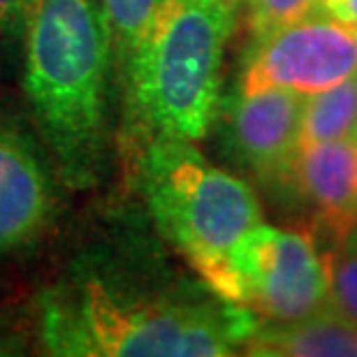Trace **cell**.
<instances>
[{
    "label": "cell",
    "mask_w": 357,
    "mask_h": 357,
    "mask_svg": "<svg viewBox=\"0 0 357 357\" xmlns=\"http://www.w3.org/2000/svg\"><path fill=\"white\" fill-rule=\"evenodd\" d=\"M351 237H353V239H357V227H353V230H351Z\"/></svg>",
    "instance_id": "obj_17"
},
{
    "label": "cell",
    "mask_w": 357,
    "mask_h": 357,
    "mask_svg": "<svg viewBox=\"0 0 357 357\" xmlns=\"http://www.w3.org/2000/svg\"><path fill=\"white\" fill-rule=\"evenodd\" d=\"M52 178L28 135L0 123V253L14 251L45 227Z\"/></svg>",
    "instance_id": "obj_8"
},
{
    "label": "cell",
    "mask_w": 357,
    "mask_h": 357,
    "mask_svg": "<svg viewBox=\"0 0 357 357\" xmlns=\"http://www.w3.org/2000/svg\"><path fill=\"white\" fill-rule=\"evenodd\" d=\"M237 5L244 7L255 42L309 17H320L316 0H237Z\"/></svg>",
    "instance_id": "obj_14"
},
{
    "label": "cell",
    "mask_w": 357,
    "mask_h": 357,
    "mask_svg": "<svg viewBox=\"0 0 357 357\" xmlns=\"http://www.w3.org/2000/svg\"><path fill=\"white\" fill-rule=\"evenodd\" d=\"M24 35L26 96L63 181L96 183L114 47L102 0H31Z\"/></svg>",
    "instance_id": "obj_1"
},
{
    "label": "cell",
    "mask_w": 357,
    "mask_h": 357,
    "mask_svg": "<svg viewBox=\"0 0 357 357\" xmlns=\"http://www.w3.org/2000/svg\"><path fill=\"white\" fill-rule=\"evenodd\" d=\"M290 188L316 206L325 237L357 227V139L302 144L292 162Z\"/></svg>",
    "instance_id": "obj_9"
},
{
    "label": "cell",
    "mask_w": 357,
    "mask_h": 357,
    "mask_svg": "<svg viewBox=\"0 0 357 357\" xmlns=\"http://www.w3.org/2000/svg\"><path fill=\"white\" fill-rule=\"evenodd\" d=\"M160 5L162 0H102L112 42L123 56V61L144 38Z\"/></svg>",
    "instance_id": "obj_13"
},
{
    "label": "cell",
    "mask_w": 357,
    "mask_h": 357,
    "mask_svg": "<svg viewBox=\"0 0 357 357\" xmlns=\"http://www.w3.org/2000/svg\"><path fill=\"white\" fill-rule=\"evenodd\" d=\"M355 42H357V28H355Z\"/></svg>",
    "instance_id": "obj_18"
},
{
    "label": "cell",
    "mask_w": 357,
    "mask_h": 357,
    "mask_svg": "<svg viewBox=\"0 0 357 357\" xmlns=\"http://www.w3.org/2000/svg\"><path fill=\"white\" fill-rule=\"evenodd\" d=\"M357 135V73L337 86L304 96L302 144L351 139ZM299 144V146H302Z\"/></svg>",
    "instance_id": "obj_11"
},
{
    "label": "cell",
    "mask_w": 357,
    "mask_h": 357,
    "mask_svg": "<svg viewBox=\"0 0 357 357\" xmlns=\"http://www.w3.org/2000/svg\"><path fill=\"white\" fill-rule=\"evenodd\" d=\"M223 299L265 320H297L330 306L316 241L304 232L255 225L227 253Z\"/></svg>",
    "instance_id": "obj_5"
},
{
    "label": "cell",
    "mask_w": 357,
    "mask_h": 357,
    "mask_svg": "<svg viewBox=\"0 0 357 357\" xmlns=\"http://www.w3.org/2000/svg\"><path fill=\"white\" fill-rule=\"evenodd\" d=\"M304 96L269 89L227 102L225 144L241 167L262 183L290 185L292 162L302 144Z\"/></svg>",
    "instance_id": "obj_7"
},
{
    "label": "cell",
    "mask_w": 357,
    "mask_h": 357,
    "mask_svg": "<svg viewBox=\"0 0 357 357\" xmlns=\"http://www.w3.org/2000/svg\"><path fill=\"white\" fill-rule=\"evenodd\" d=\"M28 3L31 0H0V49L10 45L17 33H24Z\"/></svg>",
    "instance_id": "obj_15"
},
{
    "label": "cell",
    "mask_w": 357,
    "mask_h": 357,
    "mask_svg": "<svg viewBox=\"0 0 357 357\" xmlns=\"http://www.w3.org/2000/svg\"><path fill=\"white\" fill-rule=\"evenodd\" d=\"M330 283V304L357 323V239L351 232L330 237V246L320 251Z\"/></svg>",
    "instance_id": "obj_12"
},
{
    "label": "cell",
    "mask_w": 357,
    "mask_h": 357,
    "mask_svg": "<svg viewBox=\"0 0 357 357\" xmlns=\"http://www.w3.org/2000/svg\"><path fill=\"white\" fill-rule=\"evenodd\" d=\"M355 73V28L327 17H309L255 42L239 77L237 93L255 96L283 89L313 96L337 86Z\"/></svg>",
    "instance_id": "obj_6"
},
{
    "label": "cell",
    "mask_w": 357,
    "mask_h": 357,
    "mask_svg": "<svg viewBox=\"0 0 357 357\" xmlns=\"http://www.w3.org/2000/svg\"><path fill=\"white\" fill-rule=\"evenodd\" d=\"M237 0H162L128 54L135 114L151 139H202L220 102V68Z\"/></svg>",
    "instance_id": "obj_3"
},
{
    "label": "cell",
    "mask_w": 357,
    "mask_h": 357,
    "mask_svg": "<svg viewBox=\"0 0 357 357\" xmlns=\"http://www.w3.org/2000/svg\"><path fill=\"white\" fill-rule=\"evenodd\" d=\"M244 351L260 357H357V323L330 304L297 320H265Z\"/></svg>",
    "instance_id": "obj_10"
},
{
    "label": "cell",
    "mask_w": 357,
    "mask_h": 357,
    "mask_svg": "<svg viewBox=\"0 0 357 357\" xmlns=\"http://www.w3.org/2000/svg\"><path fill=\"white\" fill-rule=\"evenodd\" d=\"M320 17L357 28V0H316Z\"/></svg>",
    "instance_id": "obj_16"
},
{
    "label": "cell",
    "mask_w": 357,
    "mask_h": 357,
    "mask_svg": "<svg viewBox=\"0 0 357 357\" xmlns=\"http://www.w3.org/2000/svg\"><path fill=\"white\" fill-rule=\"evenodd\" d=\"M42 316L49 351L93 357H223L258 327L253 311L216 295L144 297L98 276L52 292Z\"/></svg>",
    "instance_id": "obj_2"
},
{
    "label": "cell",
    "mask_w": 357,
    "mask_h": 357,
    "mask_svg": "<svg viewBox=\"0 0 357 357\" xmlns=\"http://www.w3.org/2000/svg\"><path fill=\"white\" fill-rule=\"evenodd\" d=\"M151 216L188 258L211 295L223 299L227 253L262 223L258 195L246 181L211 162L185 139H151L139 165Z\"/></svg>",
    "instance_id": "obj_4"
},
{
    "label": "cell",
    "mask_w": 357,
    "mask_h": 357,
    "mask_svg": "<svg viewBox=\"0 0 357 357\" xmlns=\"http://www.w3.org/2000/svg\"><path fill=\"white\" fill-rule=\"evenodd\" d=\"M355 139H357V135H355Z\"/></svg>",
    "instance_id": "obj_19"
}]
</instances>
